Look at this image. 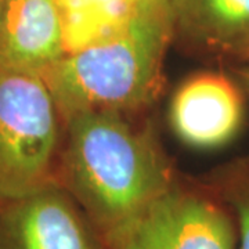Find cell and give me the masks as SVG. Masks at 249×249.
Here are the masks:
<instances>
[{
    "mask_svg": "<svg viewBox=\"0 0 249 249\" xmlns=\"http://www.w3.org/2000/svg\"><path fill=\"white\" fill-rule=\"evenodd\" d=\"M115 111L64 119L57 181L100 237L115 230L169 188L173 169L151 124Z\"/></svg>",
    "mask_w": 249,
    "mask_h": 249,
    "instance_id": "cell-1",
    "label": "cell"
},
{
    "mask_svg": "<svg viewBox=\"0 0 249 249\" xmlns=\"http://www.w3.org/2000/svg\"><path fill=\"white\" fill-rule=\"evenodd\" d=\"M172 43L168 0H142L121 27L67 53L43 75L62 121L82 111H145L163 88Z\"/></svg>",
    "mask_w": 249,
    "mask_h": 249,
    "instance_id": "cell-2",
    "label": "cell"
},
{
    "mask_svg": "<svg viewBox=\"0 0 249 249\" xmlns=\"http://www.w3.org/2000/svg\"><path fill=\"white\" fill-rule=\"evenodd\" d=\"M62 136L43 76L0 70V202L58 184Z\"/></svg>",
    "mask_w": 249,
    "mask_h": 249,
    "instance_id": "cell-3",
    "label": "cell"
},
{
    "mask_svg": "<svg viewBox=\"0 0 249 249\" xmlns=\"http://www.w3.org/2000/svg\"><path fill=\"white\" fill-rule=\"evenodd\" d=\"M100 240L101 249H238L240 244L235 216L213 187L180 178Z\"/></svg>",
    "mask_w": 249,
    "mask_h": 249,
    "instance_id": "cell-4",
    "label": "cell"
},
{
    "mask_svg": "<svg viewBox=\"0 0 249 249\" xmlns=\"http://www.w3.org/2000/svg\"><path fill=\"white\" fill-rule=\"evenodd\" d=\"M247 94L232 73L201 71L190 75L170 98L168 119L178 140L196 150H217L241 133Z\"/></svg>",
    "mask_w": 249,
    "mask_h": 249,
    "instance_id": "cell-5",
    "label": "cell"
},
{
    "mask_svg": "<svg viewBox=\"0 0 249 249\" xmlns=\"http://www.w3.org/2000/svg\"><path fill=\"white\" fill-rule=\"evenodd\" d=\"M0 249H101L86 214L61 186L0 202Z\"/></svg>",
    "mask_w": 249,
    "mask_h": 249,
    "instance_id": "cell-6",
    "label": "cell"
},
{
    "mask_svg": "<svg viewBox=\"0 0 249 249\" xmlns=\"http://www.w3.org/2000/svg\"><path fill=\"white\" fill-rule=\"evenodd\" d=\"M173 43L230 68L249 64V0H168Z\"/></svg>",
    "mask_w": 249,
    "mask_h": 249,
    "instance_id": "cell-7",
    "label": "cell"
},
{
    "mask_svg": "<svg viewBox=\"0 0 249 249\" xmlns=\"http://www.w3.org/2000/svg\"><path fill=\"white\" fill-rule=\"evenodd\" d=\"M65 54L60 0H4L0 70L43 76Z\"/></svg>",
    "mask_w": 249,
    "mask_h": 249,
    "instance_id": "cell-8",
    "label": "cell"
},
{
    "mask_svg": "<svg viewBox=\"0 0 249 249\" xmlns=\"http://www.w3.org/2000/svg\"><path fill=\"white\" fill-rule=\"evenodd\" d=\"M142 0H60L67 53L111 34Z\"/></svg>",
    "mask_w": 249,
    "mask_h": 249,
    "instance_id": "cell-9",
    "label": "cell"
},
{
    "mask_svg": "<svg viewBox=\"0 0 249 249\" xmlns=\"http://www.w3.org/2000/svg\"><path fill=\"white\" fill-rule=\"evenodd\" d=\"M206 183L231 208L238 226V249H249V155L219 166Z\"/></svg>",
    "mask_w": 249,
    "mask_h": 249,
    "instance_id": "cell-10",
    "label": "cell"
},
{
    "mask_svg": "<svg viewBox=\"0 0 249 249\" xmlns=\"http://www.w3.org/2000/svg\"><path fill=\"white\" fill-rule=\"evenodd\" d=\"M230 70H231L232 75L240 82V85L242 86L244 91H245L249 103V64L240 65V67H234V68H230Z\"/></svg>",
    "mask_w": 249,
    "mask_h": 249,
    "instance_id": "cell-11",
    "label": "cell"
},
{
    "mask_svg": "<svg viewBox=\"0 0 249 249\" xmlns=\"http://www.w3.org/2000/svg\"><path fill=\"white\" fill-rule=\"evenodd\" d=\"M3 3H4V0H0V9H1V6H3Z\"/></svg>",
    "mask_w": 249,
    "mask_h": 249,
    "instance_id": "cell-12",
    "label": "cell"
}]
</instances>
